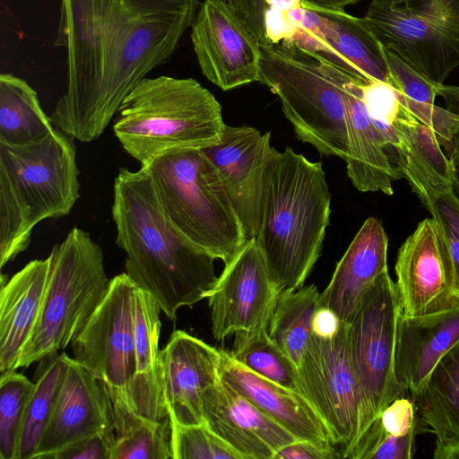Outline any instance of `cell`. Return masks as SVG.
<instances>
[{
    "label": "cell",
    "mask_w": 459,
    "mask_h": 459,
    "mask_svg": "<svg viewBox=\"0 0 459 459\" xmlns=\"http://www.w3.org/2000/svg\"><path fill=\"white\" fill-rule=\"evenodd\" d=\"M200 0H61L55 39L66 89L50 119L82 143L98 139L129 92L170 60Z\"/></svg>",
    "instance_id": "obj_1"
},
{
    "label": "cell",
    "mask_w": 459,
    "mask_h": 459,
    "mask_svg": "<svg viewBox=\"0 0 459 459\" xmlns=\"http://www.w3.org/2000/svg\"><path fill=\"white\" fill-rule=\"evenodd\" d=\"M112 217L125 269L165 316L207 298L218 277L212 255L184 237L164 213L148 174L120 168L114 181Z\"/></svg>",
    "instance_id": "obj_2"
},
{
    "label": "cell",
    "mask_w": 459,
    "mask_h": 459,
    "mask_svg": "<svg viewBox=\"0 0 459 459\" xmlns=\"http://www.w3.org/2000/svg\"><path fill=\"white\" fill-rule=\"evenodd\" d=\"M330 204L321 162L290 147L273 150L255 238L280 293L302 287L312 271L329 224Z\"/></svg>",
    "instance_id": "obj_3"
},
{
    "label": "cell",
    "mask_w": 459,
    "mask_h": 459,
    "mask_svg": "<svg viewBox=\"0 0 459 459\" xmlns=\"http://www.w3.org/2000/svg\"><path fill=\"white\" fill-rule=\"evenodd\" d=\"M74 139L56 128L27 145L0 143V266L14 260L41 221L70 213L80 197Z\"/></svg>",
    "instance_id": "obj_4"
},
{
    "label": "cell",
    "mask_w": 459,
    "mask_h": 459,
    "mask_svg": "<svg viewBox=\"0 0 459 459\" xmlns=\"http://www.w3.org/2000/svg\"><path fill=\"white\" fill-rule=\"evenodd\" d=\"M117 113L114 134L141 166L168 150L212 145L225 126L219 101L193 78L145 77Z\"/></svg>",
    "instance_id": "obj_5"
},
{
    "label": "cell",
    "mask_w": 459,
    "mask_h": 459,
    "mask_svg": "<svg viewBox=\"0 0 459 459\" xmlns=\"http://www.w3.org/2000/svg\"><path fill=\"white\" fill-rule=\"evenodd\" d=\"M141 168L170 222L189 241L228 263L247 241L216 168L202 149H171Z\"/></svg>",
    "instance_id": "obj_6"
},
{
    "label": "cell",
    "mask_w": 459,
    "mask_h": 459,
    "mask_svg": "<svg viewBox=\"0 0 459 459\" xmlns=\"http://www.w3.org/2000/svg\"><path fill=\"white\" fill-rule=\"evenodd\" d=\"M349 74L290 43L261 47L258 82L279 97L297 137L324 155L343 160L348 152L343 84Z\"/></svg>",
    "instance_id": "obj_7"
},
{
    "label": "cell",
    "mask_w": 459,
    "mask_h": 459,
    "mask_svg": "<svg viewBox=\"0 0 459 459\" xmlns=\"http://www.w3.org/2000/svg\"><path fill=\"white\" fill-rule=\"evenodd\" d=\"M40 311L16 365L27 368L73 342L106 296L110 281L102 248L74 227L54 246Z\"/></svg>",
    "instance_id": "obj_8"
},
{
    "label": "cell",
    "mask_w": 459,
    "mask_h": 459,
    "mask_svg": "<svg viewBox=\"0 0 459 459\" xmlns=\"http://www.w3.org/2000/svg\"><path fill=\"white\" fill-rule=\"evenodd\" d=\"M363 19L385 49L435 82L459 66V0H373Z\"/></svg>",
    "instance_id": "obj_9"
},
{
    "label": "cell",
    "mask_w": 459,
    "mask_h": 459,
    "mask_svg": "<svg viewBox=\"0 0 459 459\" xmlns=\"http://www.w3.org/2000/svg\"><path fill=\"white\" fill-rule=\"evenodd\" d=\"M300 393L325 423L342 458H348L375 419L350 350L349 324L330 339L312 334L297 368Z\"/></svg>",
    "instance_id": "obj_10"
},
{
    "label": "cell",
    "mask_w": 459,
    "mask_h": 459,
    "mask_svg": "<svg viewBox=\"0 0 459 459\" xmlns=\"http://www.w3.org/2000/svg\"><path fill=\"white\" fill-rule=\"evenodd\" d=\"M401 315L397 288L386 271L365 291L349 324L352 362L375 420L392 402L408 393L399 383L394 368Z\"/></svg>",
    "instance_id": "obj_11"
},
{
    "label": "cell",
    "mask_w": 459,
    "mask_h": 459,
    "mask_svg": "<svg viewBox=\"0 0 459 459\" xmlns=\"http://www.w3.org/2000/svg\"><path fill=\"white\" fill-rule=\"evenodd\" d=\"M288 16L294 30L281 42L293 44L367 83L390 84L385 48L363 18L306 0Z\"/></svg>",
    "instance_id": "obj_12"
},
{
    "label": "cell",
    "mask_w": 459,
    "mask_h": 459,
    "mask_svg": "<svg viewBox=\"0 0 459 459\" xmlns=\"http://www.w3.org/2000/svg\"><path fill=\"white\" fill-rule=\"evenodd\" d=\"M136 285L122 273L71 342L74 359L107 385L124 387L135 373L134 304Z\"/></svg>",
    "instance_id": "obj_13"
},
{
    "label": "cell",
    "mask_w": 459,
    "mask_h": 459,
    "mask_svg": "<svg viewBox=\"0 0 459 459\" xmlns=\"http://www.w3.org/2000/svg\"><path fill=\"white\" fill-rule=\"evenodd\" d=\"M202 74L222 91L258 82L262 43L251 26L224 0H204L191 25Z\"/></svg>",
    "instance_id": "obj_14"
},
{
    "label": "cell",
    "mask_w": 459,
    "mask_h": 459,
    "mask_svg": "<svg viewBox=\"0 0 459 459\" xmlns=\"http://www.w3.org/2000/svg\"><path fill=\"white\" fill-rule=\"evenodd\" d=\"M279 295L255 238L247 240L207 296L213 338L267 330Z\"/></svg>",
    "instance_id": "obj_15"
},
{
    "label": "cell",
    "mask_w": 459,
    "mask_h": 459,
    "mask_svg": "<svg viewBox=\"0 0 459 459\" xmlns=\"http://www.w3.org/2000/svg\"><path fill=\"white\" fill-rule=\"evenodd\" d=\"M395 274L403 316H421L459 305L452 261L433 218L420 221L403 243Z\"/></svg>",
    "instance_id": "obj_16"
},
{
    "label": "cell",
    "mask_w": 459,
    "mask_h": 459,
    "mask_svg": "<svg viewBox=\"0 0 459 459\" xmlns=\"http://www.w3.org/2000/svg\"><path fill=\"white\" fill-rule=\"evenodd\" d=\"M216 168L247 240L256 236L264 182L274 148L271 134L224 126L220 140L202 149Z\"/></svg>",
    "instance_id": "obj_17"
},
{
    "label": "cell",
    "mask_w": 459,
    "mask_h": 459,
    "mask_svg": "<svg viewBox=\"0 0 459 459\" xmlns=\"http://www.w3.org/2000/svg\"><path fill=\"white\" fill-rule=\"evenodd\" d=\"M111 428V400L105 384L67 356L54 408L33 459H51Z\"/></svg>",
    "instance_id": "obj_18"
},
{
    "label": "cell",
    "mask_w": 459,
    "mask_h": 459,
    "mask_svg": "<svg viewBox=\"0 0 459 459\" xmlns=\"http://www.w3.org/2000/svg\"><path fill=\"white\" fill-rule=\"evenodd\" d=\"M221 350L185 331L176 330L160 350L166 403L170 420L204 423V393L221 380Z\"/></svg>",
    "instance_id": "obj_19"
},
{
    "label": "cell",
    "mask_w": 459,
    "mask_h": 459,
    "mask_svg": "<svg viewBox=\"0 0 459 459\" xmlns=\"http://www.w3.org/2000/svg\"><path fill=\"white\" fill-rule=\"evenodd\" d=\"M204 423L242 459H274L298 439L221 378L204 393Z\"/></svg>",
    "instance_id": "obj_20"
},
{
    "label": "cell",
    "mask_w": 459,
    "mask_h": 459,
    "mask_svg": "<svg viewBox=\"0 0 459 459\" xmlns=\"http://www.w3.org/2000/svg\"><path fill=\"white\" fill-rule=\"evenodd\" d=\"M220 374L223 381L298 440L339 453L325 423L301 393L257 375L236 361L230 352L223 350Z\"/></svg>",
    "instance_id": "obj_21"
},
{
    "label": "cell",
    "mask_w": 459,
    "mask_h": 459,
    "mask_svg": "<svg viewBox=\"0 0 459 459\" xmlns=\"http://www.w3.org/2000/svg\"><path fill=\"white\" fill-rule=\"evenodd\" d=\"M367 82L349 74L343 84L348 152L347 174L360 192L394 193L403 178L399 162L373 123L363 97Z\"/></svg>",
    "instance_id": "obj_22"
},
{
    "label": "cell",
    "mask_w": 459,
    "mask_h": 459,
    "mask_svg": "<svg viewBox=\"0 0 459 459\" xmlns=\"http://www.w3.org/2000/svg\"><path fill=\"white\" fill-rule=\"evenodd\" d=\"M160 307L136 286L134 304L135 373L122 388H107L138 413L156 420L170 419L160 363Z\"/></svg>",
    "instance_id": "obj_23"
},
{
    "label": "cell",
    "mask_w": 459,
    "mask_h": 459,
    "mask_svg": "<svg viewBox=\"0 0 459 459\" xmlns=\"http://www.w3.org/2000/svg\"><path fill=\"white\" fill-rule=\"evenodd\" d=\"M387 249L388 238L382 223L368 218L320 294V306L332 309L342 324H350L365 291L388 271Z\"/></svg>",
    "instance_id": "obj_24"
},
{
    "label": "cell",
    "mask_w": 459,
    "mask_h": 459,
    "mask_svg": "<svg viewBox=\"0 0 459 459\" xmlns=\"http://www.w3.org/2000/svg\"><path fill=\"white\" fill-rule=\"evenodd\" d=\"M459 341V305L421 316L401 315L394 368L399 383L415 398L440 359Z\"/></svg>",
    "instance_id": "obj_25"
},
{
    "label": "cell",
    "mask_w": 459,
    "mask_h": 459,
    "mask_svg": "<svg viewBox=\"0 0 459 459\" xmlns=\"http://www.w3.org/2000/svg\"><path fill=\"white\" fill-rule=\"evenodd\" d=\"M49 272V259L29 262L9 280L1 275L0 373L16 370L36 325Z\"/></svg>",
    "instance_id": "obj_26"
},
{
    "label": "cell",
    "mask_w": 459,
    "mask_h": 459,
    "mask_svg": "<svg viewBox=\"0 0 459 459\" xmlns=\"http://www.w3.org/2000/svg\"><path fill=\"white\" fill-rule=\"evenodd\" d=\"M412 400L420 430L435 436L433 458L459 459V341L437 363Z\"/></svg>",
    "instance_id": "obj_27"
},
{
    "label": "cell",
    "mask_w": 459,
    "mask_h": 459,
    "mask_svg": "<svg viewBox=\"0 0 459 459\" xmlns=\"http://www.w3.org/2000/svg\"><path fill=\"white\" fill-rule=\"evenodd\" d=\"M400 169L412 192L424 186H454L455 170L435 133L401 105L392 122Z\"/></svg>",
    "instance_id": "obj_28"
},
{
    "label": "cell",
    "mask_w": 459,
    "mask_h": 459,
    "mask_svg": "<svg viewBox=\"0 0 459 459\" xmlns=\"http://www.w3.org/2000/svg\"><path fill=\"white\" fill-rule=\"evenodd\" d=\"M42 109L37 92L11 74L0 75V143L27 145L48 137L56 128Z\"/></svg>",
    "instance_id": "obj_29"
},
{
    "label": "cell",
    "mask_w": 459,
    "mask_h": 459,
    "mask_svg": "<svg viewBox=\"0 0 459 459\" xmlns=\"http://www.w3.org/2000/svg\"><path fill=\"white\" fill-rule=\"evenodd\" d=\"M107 391L115 433L111 459H173L170 419L145 417Z\"/></svg>",
    "instance_id": "obj_30"
},
{
    "label": "cell",
    "mask_w": 459,
    "mask_h": 459,
    "mask_svg": "<svg viewBox=\"0 0 459 459\" xmlns=\"http://www.w3.org/2000/svg\"><path fill=\"white\" fill-rule=\"evenodd\" d=\"M315 284L280 293L267 332L270 339L298 368L313 334L312 323L320 306Z\"/></svg>",
    "instance_id": "obj_31"
},
{
    "label": "cell",
    "mask_w": 459,
    "mask_h": 459,
    "mask_svg": "<svg viewBox=\"0 0 459 459\" xmlns=\"http://www.w3.org/2000/svg\"><path fill=\"white\" fill-rule=\"evenodd\" d=\"M65 352L49 355L39 361L34 389L29 400L15 459H33L52 413L57 391L66 368Z\"/></svg>",
    "instance_id": "obj_32"
},
{
    "label": "cell",
    "mask_w": 459,
    "mask_h": 459,
    "mask_svg": "<svg viewBox=\"0 0 459 459\" xmlns=\"http://www.w3.org/2000/svg\"><path fill=\"white\" fill-rule=\"evenodd\" d=\"M232 358L257 375L299 392L297 368L270 339L267 330L235 334Z\"/></svg>",
    "instance_id": "obj_33"
},
{
    "label": "cell",
    "mask_w": 459,
    "mask_h": 459,
    "mask_svg": "<svg viewBox=\"0 0 459 459\" xmlns=\"http://www.w3.org/2000/svg\"><path fill=\"white\" fill-rule=\"evenodd\" d=\"M34 383L16 370L0 377V459H15L18 439Z\"/></svg>",
    "instance_id": "obj_34"
},
{
    "label": "cell",
    "mask_w": 459,
    "mask_h": 459,
    "mask_svg": "<svg viewBox=\"0 0 459 459\" xmlns=\"http://www.w3.org/2000/svg\"><path fill=\"white\" fill-rule=\"evenodd\" d=\"M414 193L441 230L459 291V195L454 186L448 185L421 187Z\"/></svg>",
    "instance_id": "obj_35"
},
{
    "label": "cell",
    "mask_w": 459,
    "mask_h": 459,
    "mask_svg": "<svg viewBox=\"0 0 459 459\" xmlns=\"http://www.w3.org/2000/svg\"><path fill=\"white\" fill-rule=\"evenodd\" d=\"M171 428L173 459H242L205 423L171 421Z\"/></svg>",
    "instance_id": "obj_36"
},
{
    "label": "cell",
    "mask_w": 459,
    "mask_h": 459,
    "mask_svg": "<svg viewBox=\"0 0 459 459\" xmlns=\"http://www.w3.org/2000/svg\"><path fill=\"white\" fill-rule=\"evenodd\" d=\"M385 51L390 85L394 88L400 105L435 104L443 83L431 81L393 52Z\"/></svg>",
    "instance_id": "obj_37"
},
{
    "label": "cell",
    "mask_w": 459,
    "mask_h": 459,
    "mask_svg": "<svg viewBox=\"0 0 459 459\" xmlns=\"http://www.w3.org/2000/svg\"><path fill=\"white\" fill-rule=\"evenodd\" d=\"M377 418L386 434L397 437L406 435L419 424L415 402L404 396L392 402Z\"/></svg>",
    "instance_id": "obj_38"
},
{
    "label": "cell",
    "mask_w": 459,
    "mask_h": 459,
    "mask_svg": "<svg viewBox=\"0 0 459 459\" xmlns=\"http://www.w3.org/2000/svg\"><path fill=\"white\" fill-rule=\"evenodd\" d=\"M114 443L111 428L60 451L51 459H111Z\"/></svg>",
    "instance_id": "obj_39"
},
{
    "label": "cell",
    "mask_w": 459,
    "mask_h": 459,
    "mask_svg": "<svg viewBox=\"0 0 459 459\" xmlns=\"http://www.w3.org/2000/svg\"><path fill=\"white\" fill-rule=\"evenodd\" d=\"M420 430V422L403 436L388 435L383 429L382 437L370 459H411L416 451V437Z\"/></svg>",
    "instance_id": "obj_40"
},
{
    "label": "cell",
    "mask_w": 459,
    "mask_h": 459,
    "mask_svg": "<svg viewBox=\"0 0 459 459\" xmlns=\"http://www.w3.org/2000/svg\"><path fill=\"white\" fill-rule=\"evenodd\" d=\"M242 16L259 37L262 45L269 44L265 32V13L269 0H224Z\"/></svg>",
    "instance_id": "obj_41"
},
{
    "label": "cell",
    "mask_w": 459,
    "mask_h": 459,
    "mask_svg": "<svg viewBox=\"0 0 459 459\" xmlns=\"http://www.w3.org/2000/svg\"><path fill=\"white\" fill-rule=\"evenodd\" d=\"M341 458L339 453L323 449L312 443L297 440L280 450L274 459H333Z\"/></svg>",
    "instance_id": "obj_42"
},
{
    "label": "cell",
    "mask_w": 459,
    "mask_h": 459,
    "mask_svg": "<svg viewBox=\"0 0 459 459\" xmlns=\"http://www.w3.org/2000/svg\"><path fill=\"white\" fill-rule=\"evenodd\" d=\"M341 325V320L332 309L319 306L313 317L312 333L319 338L330 339L337 334Z\"/></svg>",
    "instance_id": "obj_43"
},
{
    "label": "cell",
    "mask_w": 459,
    "mask_h": 459,
    "mask_svg": "<svg viewBox=\"0 0 459 459\" xmlns=\"http://www.w3.org/2000/svg\"><path fill=\"white\" fill-rule=\"evenodd\" d=\"M439 96L443 97L451 111H459V86L445 85L441 86ZM459 114V112L457 113ZM455 170L454 189L459 195V133L455 136L453 144V151L450 157Z\"/></svg>",
    "instance_id": "obj_44"
},
{
    "label": "cell",
    "mask_w": 459,
    "mask_h": 459,
    "mask_svg": "<svg viewBox=\"0 0 459 459\" xmlns=\"http://www.w3.org/2000/svg\"><path fill=\"white\" fill-rule=\"evenodd\" d=\"M307 2L323 8L343 10L345 6L355 4L360 0H306Z\"/></svg>",
    "instance_id": "obj_45"
}]
</instances>
